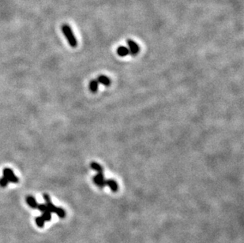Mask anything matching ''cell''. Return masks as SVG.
Instances as JSON below:
<instances>
[{
	"label": "cell",
	"instance_id": "obj_10",
	"mask_svg": "<svg viewBox=\"0 0 244 243\" xmlns=\"http://www.w3.org/2000/svg\"><path fill=\"white\" fill-rule=\"evenodd\" d=\"M98 87H99V83L97 80H92L89 83V90H90L93 93H96L98 90Z\"/></svg>",
	"mask_w": 244,
	"mask_h": 243
},
{
	"label": "cell",
	"instance_id": "obj_15",
	"mask_svg": "<svg viewBox=\"0 0 244 243\" xmlns=\"http://www.w3.org/2000/svg\"><path fill=\"white\" fill-rule=\"evenodd\" d=\"M37 208H38L40 212H46V211H48L47 205H46V204H38Z\"/></svg>",
	"mask_w": 244,
	"mask_h": 243
},
{
	"label": "cell",
	"instance_id": "obj_4",
	"mask_svg": "<svg viewBox=\"0 0 244 243\" xmlns=\"http://www.w3.org/2000/svg\"><path fill=\"white\" fill-rule=\"evenodd\" d=\"M127 44L129 46V51H130V54L132 55H137L138 54L139 51H140V48H139L138 44L134 42V40H132L130 39L127 40Z\"/></svg>",
	"mask_w": 244,
	"mask_h": 243
},
{
	"label": "cell",
	"instance_id": "obj_7",
	"mask_svg": "<svg viewBox=\"0 0 244 243\" xmlns=\"http://www.w3.org/2000/svg\"><path fill=\"white\" fill-rule=\"evenodd\" d=\"M98 83L101 84V85H104V86H110L111 85V80L105 75H100L97 78Z\"/></svg>",
	"mask_w": 244,
	"mask_h": 243
},
{
	"label": "cell",
	"instance_id": "obj_11",
	"mask_svg": "<svg viewBox=\"0 0 244 243\" xmlns=\"http://www.w3.org/2000/svg\"><path fill=\"white\" fill-rule=\"evenodd\" d=\"M90 167L93 170L96 171L98 173H103V167L99 164V163H96V162H93L90 163Z\"/></svg>",
	"mask_w": 244,
	"mask_h": 243
},
{
	"label": "cell",
	"instance_id": "obj_9",
	"mask_svg": "<svg viewBox=\"0 0 244 243\" xmlns=\"http://www.w3.org/2000/svg\"><path fill=\"white\" fill-rule=\"evenodd\" d=\"M26 202L32 208H37L38 204H37V201H36L33 196H27L26 197Z\"/></svg>",
	"mask_w": 244,
	"mask_h": 243
},
{
	"label": "cell",
	"instance_id": "obj_14",
	"mask_svg": "<svg viewBox=\"0 0 244 243\" xmlns=\"http://www.w3.org/2000/svg\"><path fill=\"white\" fill-rule=\"evenodd\" d=\"M8 180L5 177H2L0 178V186L1 187H6L8 185Z\"/></svg>",
	"mask_w": 244,
	"mask_h": 243
},
{
	"label": "cell",
	"instance_id": "obj_12",
	"mask_svg": "<svg viewBox=\"0 0 244 243\" xmlns=\"http://www.w3.org/2000/svg\"><path fill=\"white\" fill-rule=\"evenodd\" d=\"M40 217L44 221H50L51 219H52V214H51L49 211H46V212H43V214H42V215Z\"/></svg>",
	"mask_w": 244,
	"mask_h": 243
},
{
	"label": "cell",
	"instance_id": "obj_2",
	"mask_svg": "<svg viewBox=\"0 0 244 243\" xmlns=\"http://www.w3.org/2000/svg\"><path fill=\"white\" fill-rule=\"evenodd\" d=\"M45 201L46 205L48 207V209L50 212H55L59 218H64L66 216L65 211L63 210L62 208H58V207L55 206L54 204L52 203V201H51V199Z\"/></svg>",
	"mask_w": 244,
	"mask_h": 243
},
{
	"label": "cell",
	"instance_id": "obj_8",
	"mask_svg": "<svg viewBox=\"0 0 244 243\" xmlns=\"http://www.w3.org/2000/svg\"><path fill=\"white\" fill-rule=\"evenodd\" d=\"M106 186H108L113 192H116L119 189V186L117 184V182L113 179H108L106 180Z\"/></svg>",
	"mask_w": 244,
	"mask_h": 243
},
{
	"label": "cell",
	"instance_id": "obj_3",
	"mask_svg": "<svg viewBox=\"0 0 244 243\" xmlns=\"http://www.w3.org/2000/svg\"><path fill=\"white\" fill-rule=\"evenodd\" d=\"M2 174H3V177L7 178L8 182H13V183H17L19 182V179L17 176L14 174L13 170L8 167H6L2 170Z\"/></svg>",
	"mask_w": 244,
	"mask_h": 243
},
{
	"label": "cell",
	"instance_id": "obj_1",
	"mask_svg": "<svg viewBox=\"0 0 244 243\" xmlns=\"http://www.w3.org/2000/svg\"><path fill=\"white\" fill-rule=\"evenodd\" d=\"M62 32H63V35L65 36L66 39L67 40V41L72 48H76L78 45V41L76 39L75 36L73 34V31H72L71 28L69 25L63 24L62 25Z\"/></svg>",
	"mask_w": 244,
	"mask_h": 243
},
{
	"label": "cell",
	"instance_id": "obj_13",
	"mask_svg": "<svg viewBox=\"0 0 244 243\" xmlns=\"http://www.w3.org/2000/svg\"><path fill=\"white\" fill-rule=\"evenodd\" d=\"M35 221H36V224H37V225L39 227H43V226H44V222L45 221H44L40 216L37 217V218L35 219Z\"/></svg>",
	"mask_w": 244,
	"mask_h": 243
},
{
	"label": "cell",
	"instance_id": "obj_6",
	"mask_svg": "<svg viewBox=\"0 0 244 243\" xmlns=\"http://www.w3.org/2000/svg\"><path fill=\"white\" fill-rule=\"evenodd\" d=\"M116 52L117 54H118V55H119L120 57H125L130 54V51H129L128 48L124 47V46H120V47H119V48H117Z\"/></svg>",
	"mask_w": 244,
	"mask_h": 243
},
{
	"label": "cell",
	"instance_id": "obj_5",
	"mask_svg": "<svg viewBox=\"0 0 244 243\" xmlns=\"http://www.w3.org/2000/svg\"><path fill=\"white\" fill-rule=\"evenodd\" d=\"M93 182L100 188H103L106 186V180L103 173H98L97 175L93 177Z\"/></svg>",
	"mask_w": 244,
	"mask_h": 243
}]
</instances>
